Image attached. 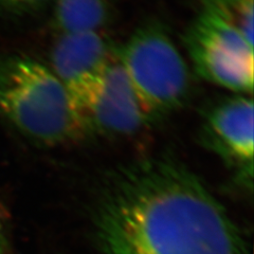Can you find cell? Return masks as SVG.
Segmentation results:
<instances>
[{"label":"cell","instance_id":"cell-1","mask_svg":"<svg viewBox=\"0 0 254 254\" xmlns=\"http://www.w3.org/2000/svg\"><path fill=\"white\" fill-rule=\"evenodd\" d=\"M93 226L104 254H250L222 204L168 155L111 171L100 190Z\"/></svg>","mask_w":254,"mask_h":254},{"label":"cell","instance_id":"cell-5","mask_svg":"<svg viewBox=\"0 0 254 254\" xmlns=\"http://www.w3.org/2000/svg\"><path fill=\"white\" fill-rule=\"evenodd\" d=\"M114 54L115 49L99 31L63 33L55 41L50 69L67 91L78 117L97 95Z\"/></svg>","mask_w":254,"mask_h":254},{"label":"cell","instance_id":"cell-4","mask_svg":"<svg viewBox=\"0 0 254 254\" xmlns=\"http://www.w3.org/2000/svg\"><path fill=\"white\" fill-rule=\"evenodd\" d=\"M185 45L196 73L235 94L253 92V46L214 12L200 11L187 29Z\"/></svg>","mask_w":254,"mask_h":254},{"label":"cell","instance_id":"cell-8","mask_svg":"<svg viewBox=\"0 0 254 254\" xmlns=\"http://www.w3.org/2000/svg\"><path fill=\"white\" fill-rule=\"evenodd\" d=\"M55 26L63 33L100 31L108 19L105 0H53Z\"/></svg>","mask_w":254,"mask_h":254},{"label":"cell","instance_id":"cell-7","mask_svg":"<svg viewBox=\"0 0 254 254\" xmlns=\"http://www.w3.org/2000/svg\"><path fill=\"white\" fill-rule=\"evenodd\" d=\"M253 101L245 94L226 97L205 109L200 138L202 144L252 178L254 153Z\"/></svg>","mask_w":254,"mask_h":254},{"label":"cell","instance_id":"cell-6","mask_svg":"<svg viewBox=\"0 0 254 254\" xmlns=\"http://www.w3.org/2000/svg\"><path fill=\"white\" fill-rule=\"evenodd\" d=\"M79 118L86 137H129L152 124L116 50L97 95Z\"/></svg>","mask_w":254,"mask_h":254},{"label":"cell","instance_id":"cell-2","mask_svg":"<svg viewBox=\"0 0 254 254\" xmlns=\"http://www.w3.org/2000/svg\"><path fill=\"white\" fill-rule=\"evenodd\" d=\"M0 115L22 136L43 146L86 138L59 78L49 66L28 55L0 57Z\"/></svg>","mask_w":254,"mask_h":254},{"label":"cell","instance_id":"cell-3","mask_svg":"<svg viewBox=\"0 0 254 254\" xmlns=\"http://www.w3.org/2000/svg\"><path fill=\"white\" fill-rule=\"evenodd\" d=\"M115 50L150 122L186 104L192 88L190 70L161 25L141 26Z\"/></svg>","mask_w":254,"mask_h":254},{"label":"cell","instance_id":"cell-10","mask_svg":"<svg viewBox=\"0 0 254 254\" xmlns=\"http://www.w3.org/2000/svg\"><path fill=\"white\" fill-rule=\"evenodd\" d=\"M53 0H0L1 9L14 14H30L41 11Z\"/></svg>","mask_w":254,"mask_h":254},{"label":"cell","instance_id":"cell-9","mask_svg":"<svg viewBox=\"0 0 254 254\" xmlns=\"http://www.w3.org/2000/svg\"><path fill=\"white\" fill-rule=\"evenodd\" d=\"M201 6L217 14L253 46L254 0H201Z\"/></svg>","mask_w":254,"mask_h":254},{"label":"cell","instance_id":"cell-11","mask_svg":"<svg viewBox=\"0 0 254 254\" xmlns=\"http://www.w3.org/2000/svg\"><path fill=\"white\" fill-rule=\"evenodd\" d=\"M9 219V214L3 203L0 201V254H4L6 240H5V227Z\"/></svg>","mask_w":254,"mask_h":254}]
</instances>
